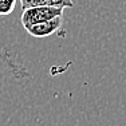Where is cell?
<instances>
[{"instance_id":"3","label":"cell","mask_w":126,"mask_h":126,"mask_svg":"<svg viewBox=\"0 0 126 126\" xmlns=\"http://www.w3.org/2000/svg\"><path fill=\"white\" fill-rule=\"evenodd\" d=\"M20 4H22L23 10L28 7H34V5H54V7L62 8L74 7L73 0H20Z\"/></svg>"},{"instance_id":"1","label":"cell","mask_w":126,"mask_h":126,"mask_svg":"<svg viewBox=\"0 0 126 126\" xmlns=\"http://www.w3.org/2000/svg\"><path fill=\"white\" fill-rule=\"evenodd\" d=\"M62 7H54V5H34L23 10L20 16V23L24 27V30L30 26L38 24V23L46 22V20L54 19L56 16H63Z\"/></svg>"},{"instance_id":"4","label":"cell","mask_w":126,"mask_h":126,"mask_svg":"<svg viewBox=\"0 0 126 126\" xmlns=\"http://www.w3.org/2000/svg\"><path fill=\"white\" fill-rule=\"evenodd\" d=\"M16 0H0V16H5L14 12Z\"/></svg>"},{"instance_id":"2","label":"cell","mask_w":126,"mask_h":126,"mask_svg":"<svg viewBox=\"0 0 126 126\" xmlns=\"http://www.w3.org/2000/svg\"><path fill=\"white\" fill-rule=\"evenodd\" d=\"M62 23H63V16H56L54 19H50V20H46V22L27 27L26 31L34 38H47L50 35L55 34L62 27Z\"/></svg>"}]
</instances>
